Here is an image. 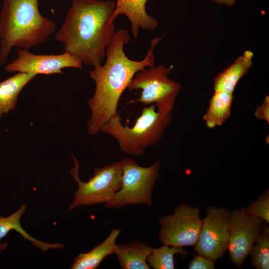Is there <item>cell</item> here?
Returning <instances> with one entry per match:
<instances>
[{"label": "cell", "instance_id": "obj_1", "mask_svg": "<svg viewBox=\"0 0 269 269\" xmlns=\"http://www.w3.org/2000/svg\"><path fill=\"white\" fill-rule=\"evenodd\" d=\"M162 38H153L145 57L137 61L129 58L124 50L130 39L128 31L119 29L114 33L106 49L105 63L94 67L90 72L95 84L94 93L87 102L91 113L87 124L90 134H96L105 124L118 114L121 96L137 72L154 65L153 50Z\"/></svg>", "mask_w": 269, "mask_h": 269}, {"label": "cell", "instance_id": "obj_3", "mask_svg": "<svg viewBox=\"0 0 269 269\" xmlns=\"http://www.w3.org/2000/svg\"><path fill=\"white\" fill-rule=\"evenodd\" d=\"M56 27L54 21L41 14L38 0H4L0 15V65L6 62L12 48L39 45Z\"/></svg>", "mask_w": 269, "mask_h": 269}, {"label": "cell", "instance_id": "obj_4", "mask_svg": "<svg viewBox=\"0 0 269 269\" xmlns=\"http://www.w3.org/2000/svg\"><path fill=\"white\" fill-rule=\"evenodd\" d=\"M172 119L171 114L156 110L155 105L152 104L142 109L133 126H123L118 114L105 124L100 132L112 137L123 153L139 156L147 148L161 140Z\"/></svg>", "mask_w": 269, "mask_h": 269}, {"label": "cell", "instance_id": "obj_10", "mask_svg": "<svg viewBox=\"0 0 269 269\" xmlns=\"http://www.w3.org/2000/svg\"><path fill=\"white\" fill-rule=\"evenodd\" d=\"M264 222L258 217L248 214L244 207L231 212L227 250L230 262L238 268L249 256Z\"/></svg>", "mask_w": 269, "mask_h": 269}, {"label": "cell", "instance_id": "obj_12", "mask_svg": "<svg viewBox=\"0 0 269 269\" xmlns=\"http://www.w3.org/2000/svg\"><path fill=\"white\" fill-rule=\"evenodd\" d=\"M148 0H116L112 19L114 21L121 14L125 15L131 24V29L134 39H136L140 29L155 30L158 21L148 15L146 6Z\"/></svg>", "mask_w": 269, "mask_h": 269}, {"label": "cell", "instance_id": "obj_16", "mask_svg": "<svg viewBox=\"0 0 269 269\" xmlns=\"http://www.w3.org/2000/svg\"><path fill=\"white\" fill-rule=\"evenodd\" d=\"M121 230L113 229L100 244L86 253H80L74 258L71 269H95L107 256L115 253L117 238Z\"/></svg>", "mask_w": 269, "mask_h": 269}, {"label": "cell", "instance_id": "obj_14", "mask_svg": "<svg viewBox=\"0 0 269 269\" xmlns=\"http://www.w3.org/2000/svg\"><path fill=\"white\" fill-rule=\"evenodd\" d=\"M253 53L246 50L229 66L215 78L214 91L232 93L239 81L249 71L252 65Z\"/></svg>", "mask_w": 269, "mask_h": 269}, {"label": "cell", "instance_id": "obj_13", "mask_svg": "<svg viewBox=\"0 0 269 269\" xmlns=\"http://www.w3.org/2000/svg\"><path fill=\"white\" fill-rule=\"evenodd\" d=\"M153 248L145 242L135 240L117 244L114 254L123 269H150L147 259Z\"/></svg>", "mask_w": 269, "mask_h": 269}, {"label": "cell", "instance_id": "obj_5", "mask_svg": "<svg viewBox=\"0 0 269 269\" xmlns=\"http://www.w3.org/2000/svg\"><path fill=\"white\" fill-rule=\"evenodd\" d=\"M122 166L120 189L108 202L106 208L119 209L128 205L152 206V192L161 168L158 161L149 167H142L133 159L124 157Z\"/></svg>", "mask_w": 269, "mask_h": 269}, {"label": "cell", "instance_id": "obj_9", "mask_svg": "<svg viewBox=\"0 0 269 269\" xmlns=\"http://www.w3.org/2000/svg\"><path fill=\"white\" fill-rule=\"evenodd\" d=\"M231 212L224 207L209 206L203 219L194 251L216 261L227 250Z\"/></svg>", "mask_w": 269, "mask_h": 269}, {"label": "cell", "instance_id": "obj_20", "mask_svg": "<svg viewBox=\"0 0 269 269\" xmlns=\"http://www.w3.org/2000/svg\"><path fill=\"white\" fill-rule=\"evenodd\" d=\"M249 255L256 269H269V227L263 224Z\"/></svg>", "mask_w": 269, "mask_h": 269}, {"label": "cell", "instance_id": "obj_15", "mask_svg": "<svg viewBox=\"0 0 269 269\" xmlns=\"http://www.w3.org/2000/svg\"><path fill=\"white\" fill-rule=\"evenodd\" d=\"M26 209V205L23 204L16 212L10 216L6 217H0V253L5 250L8 246L7 242L1 244V240L12 230H15L22 236L24 240L30 241L33 246L43 252H46L52 249L63 248L65 247L63 244L42 242L32 237L23 228L20 224V220L21 216L25 213Z\"/></svg>", "mask_w": 269, "mask_h": 269}, {"label": "cell", "instance_id": "obj_17", "mask_svg": "<svg viewBox=\"0 0 269 269\" xmlns=\"http://www.w3.org/2000/svg\"><path fill=\"white\" fill-rule=\"evenodd\" d=\"M36 75L18 72L0 82V120L3 114L13 110L20 93Z\"/></svg>", "mask_w": 269, "mask_h": 269}, {"label": "cell", "instance_id": "obj_18", "mask_svg": "<svg viewBox=\"0 0 269 269\" xmlns=\"http://www.w3.org/2000/svg\"><path fill=\"white\" fill-rule=\"evenodd\" d=\"M233 99L232 93L214 91L210 100L208 108L203 116V119L208 128L221 126L228 119Z\"/></svg>", "mask_w": 269, "mask_h": 269}, {"label": "cell", "instance_id": "obj_6", "mask_svg": "<svg viewBox=\"0 0 269 269\" xmlns=\"http://www.w3.org/2000/svg\"><path fill=\"white\" fill-rule=\"evenodd\" d=\"M173 69L172 65L160 64L147 67L137 72L127 89L130 91H141L138 98L130 102H139L145 105L154 103L158 111L171 114L182 87L180 83L168 77Z\"/></svg>", "mask_w": 269, "mask_h": 269}, {"label": "cell", "instance_id": "obj_23", "mask_svg": "<svg viewBox=\"0 0 269 269\" xmlns=\"http://www.w3.org/2000/svg\"><path fill=\"white\" fill-rule=\"evenodd\" d=\"M255 116L256 118L264 120L269 123V97L266 96L263 102L256 109Z\"/></svg>", "mask_w": 269, "mask_h": 269}, {"label": "cell", "instance_id": "obj_8", "mask_svg": "<svg viewBox=\"0 0 269 269\" xmlns=\"http://www.w3.org/2000/svg\"><path fill=\"white\" fill-rule=\"evenodd\" d=\"M159 239L163 244L184 247L194 246L202 224L200 209L186 203L176 206L172 214L161 217Z\"/></svg>", "mask_w": 269, "mask_h": 269}, {"label": "cell", "instance_id": "obj_19", "mask_svg": "<svg viewBox=\"0 0 269 269\" xmlns=\"http://www.w3.org/2000/svg\"><path fill=\"white\" fill-rule=\"evenodd\" d=\"M178 253L190 254L183 247L163 244L159 248H153L147 261L150 267L154 269H174L175 268L174 255Z\"/></svg>", "mask_w": 269, "mask_h": 269}, {"label": "cell", "instance_id": "obj_24", "mask_svg": "<svg viewBox=\"0 0 269 269\" xmlns=\"http://www.w3.org/2000/svg\"><path fill=\"white\" fill-rule=\"evenodd\" d=\"M212 2L220 5L232 7L236 3V0H210Z\"/></svg>", "mask_w": 269, "mask_h": 269}, {"label": "cell", "instance_id": "obj_21", "mask_svg": "<svg viewBox=\"0 0 269 269\" xmlns=\"http://www.w3.org/2000/svg\"><path fill=\"white\" fill-rule=\"evenodd\" d=\"M246 212L256 216L269 223V190L267 189L262 195L258 196L256 201H252L247 207Z\"/></svg>", "mask_w": 269, "mask_h": 269}, {"label": "cell", "instance_id": "obj_2", "mask_svg": "<svg viewBox=\"0 0 269 269\" xmlns=\"http://www.w3.org/2000/svg\"><path fill=\"white\" fill-rule=\"evenodd\" d=\"M115 8L113 1L72 0L55 39L63 44L65 52L82 63L93 67L101 65L115 32L112 19Z\"/></svg>", "mask_w": 269, "mask_h": 269}, {"label": "cell", "instance_id": "obj_7", "mask_svg": "<svg viewBox=\"0 0 269 269\" xmlns=\"http://www.w3.org/2000/svg\"><path fill=\"white\" fill-rule=\"evenodd\" d=\"M74 166L70 174L78 185L73 200L69 206L73 210L81 206L106 203L112 198L120 189L122 180V166L120 161L112 163L94 169V175L85 182L79 176V164L72 156Z\"/></svg>", "mask_w": 269, "mask_h": 269}, {"label": "cell", "instance_id": "obj_22", "mask_svg": "<svg viewBox=\"0 0 269 269\" xmlns=\"http://www.w3.org/2000/svg\"><path fill=\"white\" fill-rule=\"evenodd\" d=\"M216 261L207 257L198 254L190 261L189 269H214Z\"/></svg>", "mask_w": 269, "mask_h": 269}, {"label": "cell", "instance_id": "obj_11", "mask_svg": "<svg viewBox=\"0 0 269 269\" xmlns=\"http://www.w3.org/2000/svg\"><path fill=\"white\" fill-rule=\"evenodd\" d=\"M82 62L77 57L67 52L60 54H35L28 49L18 48L17 57L6 64L8 72L38 74H63L66 68L82 69Z\"/></svg>", "mask_w": 269, "mask_h": 269}]
</instances>
